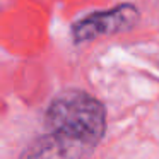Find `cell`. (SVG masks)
Returning a JSON list of instances; mask_svg holds the SVG:
<instances>
[{
	"instance_id": "3957f363",
	"label": "cell",
	"mask_w": 159,
	"mask_h": 159,
	"mask_svg": "<svg viewBox=\"0 0 159 159\" xmlns=\"http://www.w3.org/2000/svg\"><path fill=\"white\" fill-rule=\"evenodd\" d=\"M94 147L62 134L45 132L22 151L21 159H89Z\"/></svg>"
},
{
	"instance_id": "6da1fadb",
	"label": "cell",
	"mask_w": 159,
	"mask_h": 159,
	"mask_svg": "<svg viewBox=\"0 0 159 159\" xmlns=\"http://www.w3.org/2000/svg\"><path fill=\"white\" fill-rule=\"evenodd\" d=\"M45 130L62 134L96 149L106 134V108L86 91H62L50 101L45 111Z\"/></svg>"
},
{
	"instance_id": "7a4b0ae2",
	"label": "cell",
	"mask_w": 159,
	"mask_h": 159,
	"mask_svg": "<svg viewBox=\"0 0 159 159\" xmlns=\"http://www.w3.org/2000/svg\"><path fill=\"white\" fill-rule=\"evenodd\" d=\"M140 14L134 4H120L108 11L91 12V14L80 17L72 24V39L74 43H86L115 33L130 31L137 26Z\"/></svg>"
}]
</instances>
